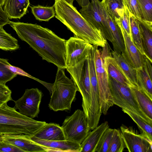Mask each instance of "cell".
<instances>
[{
	"label": "cell",
	"mask_w": 152,
	"mask_h": 152,
	"mask_svg": "<svg viewBox=\"0 0 152 152\" xmlns=\"http://www.w3.org/2000/svg\"><path fill=\"white\" fill-rule=\"evenodd\" d=\"M9 24L19 38L28 44L43 60L58 68L66 69V40L48 28L36 24L10 21Z\"/></svg>",
	"instance_id": "obj_1"
},
{
	"label": "cell",
	"mask_w": 152,
	"mask_h": 152,
	"mask_svg": "<svg viewBox=\"0 0 152 152\" xmlns=\"http://www.w3.org/2000/svg\"><path fill=\"white\" fill-rule=\"evenodd\" d=\"M55 17L72 32L74 36L92 45L104 47L107 42L102 33L92 26L73 5L64 0H55Z\"/></svg>",
	"instance_id": "obj_2"
},
{
	"label": "cell",
	"mask_w": 152,
	"mask_h": 152,
	"mask_svg": "<svg viewBox=\"0 0 152 152\" xmlns=\"http://www.w3.org/2000/svg\"><path fill=\"white\" fill-rule=\"evenodd\" d=\"M7 103L0 106V136L29 137L46 123L21 114Z\"/></svg>",
	"instance_id": "obj_3"
},
{
	"label": "cell",
	"mask_w": 152,
	"mask_h": 152,
	"mask_svg": "<svg viewBox=\"0 0 152 152\" xmlns=\"http://www.w3.org/2000/svg\"><path fill=\"white\" fill-rule=\"evenodd\" d=\"M77 91L75 83L66 76L64 69L58 68L50 94V109L56 112L70 110Z\"/></svg>",
	"instance_id": "obj_4"
},
{
	"label": "cell",
	"mask_w": 152,
	"mask_h": 152,
	"mask_svg": "<svg viewBox=\"0 0 152 152\" xmlns=\"http://www.w3.org/2000/svg\"><path fill=\"white\" fill-rule=\"evenodd\" d=\"M94 47L95 66L100 110L102 114L106 115L109 109L114 105L104 61L106 56L110 52L111 49L107 42L105 46L102 47V49L98 48V46Z\"/></svg>",
	"instance_id": "obj_5"
},
{
	"label": "cell",
	"mask_w": 152,
	"mask_h": 152,
	"mask_svg": "<svg viewBox=\"0 0 152 152\" xmlns=\"http://www.w3.org/2000/svg\"><path fill=\"white\" fill-rule=\"evenodd\" d=\"M109 87L114 104L135 113L151 124L152 120L141 111L130 88L108 76Z\"/></svg>",
	"instance_id": "obj_6"
},
{
	"label": "cell",
	"mask_w": 152,
	"mask_h": 152,
	"mask_svg": "<svg viewBox=\"0 0 152 152\" xmlns=\"http://www.w3.org/2000/svg\"><path fill=\"white\" fill-rule=\"evenodd\" d=\"M66 69L75 84L77 91L81 94L83 111L87 118L90 105L91 91L88 57L75 66Z\"/></svg>",
	"instance_id": "obj_7"
},
{
	"label": "cell",
	"mask_w": 152,
	"mask_h": 152,
	"mask_svg": "<svg viewBox=\"0 0 152 152\" xmlns=\"http://www.w3.org/2000/svg\"><path fill=\"white\" fill-rule=\"evenodd\" d=\"M80 12L92 26L101 30L106 39L112 42V35L107 20V12L99 0H91L87 5L82 7Z\"/></svg>",
	"instance_id": "obj_8"
},
{
	"label": "cell",
	"mask_w": 152,
	"mask_h": 152,
	"mask_svg": "<svg viewBox=\"0 0 152 152\" xmlns=\"http://www.w3.org/2000/svg\"><path fill=\"white\" fill-rule=\"evenodd\" d=\"M66 140L80 144L90 132L86 117L83 111L77 109L64 119L61 126Z\"/></svg>",
	"instance_id": "obj_9"
},
{
	"label": "cell",
	"mask_w": 152,
	"mask_h": 152,
	"mask_svg": "<svg viewBox=\"0 0 152 152\" xmlns=\"http://www.w3.org/2000/svg\"><path fill=\"white\" fill-rule=\"evenodd\" d=\"M93 45L75 37L66 40L65 62L66 68L73 67L88 58Z\"/></svg>",
	"instance_id": "obj_10"
},
{
	"label": "cell",
	"mask_w": 152,
	"mask_h": 152,
	"mask_svg": "<svg viewBox=\"0 0 152 152\" xmlns=\"http://www.w3.org/2000/svg\"><path fill=\"white\" fill-rule=\"evenodd\" d=\"M42 96V92L37 88L27 89L20 98L14 101V107L23 115L32 118L37 117Z\"/></svg>",
	"instance_id": "obj_11"
},
{
	"label": "cell",
	"mask_w": 152,
	"mask_h": 152,
	"mask_svg": "<svg viewBox=\"0 0 152 152\" xmlns=\"http://www.w3.org/2000/svg\"><path fill=\"white\" fill-rule=\"evenodd\" d=\"M126 148L130 152H152V140L139 133L132 127H120Z\"/></svg>",
	"instance_id": "obj_12"
},
{
	"label": "cell",
	"mask_w": 152,
	"mask_h": 152,
	"mask_svg": "<svg viewBox=\"0 0 152 152\" xmlns=\"http://www.w3.org/2000/svg\"><path fill=\"white\" fill-rule=\"evenodd\" d=\"M119 27L123 37L125 56H124L136 69L141 67L143 64L145 56L142 55L134 45L128 34L122 27L118 19L115 20Z\"/></svg>",
	"instance_id": "obj_13"
},
{
	"label": "cell",
	"mask_w": 152,
	"mask_h": 152,
	"mask_svg": "<svg viewBox=\"0 0 152 152\" xmlns=\"http://www.w3.org/2000/svg\"><path fill=\"white\" fill-rule=\"evenodd\" d=\"M29 138L48 149V152H80V144L67 140L50 141L37 138L34 135Z\"/></svg>",
	"instance_id": "obj_14"
},
{
	"label": "cell",
	"mask_w": 152,
	"mask_h": 152,
	"mask_svg": "<svg viewBox=\"0 0 152 152\" xmlns=\"http://www.w3.org/2000/svg\"><path fill=\"white\" fill-rule=\"evenodd\" d=\"M109 127L108 123L106 121L90 131L80 144V152H94L102 134Z\"/></svg>",
	"instance_id": "obj_15"
},
{
	"label": "cell",
	"mask_w": 152,
	"mask_h": 152,
	"mask_svg": "<svg viewBox=\"0 0 152 152\" xmlns=\"http://www.w3.org/2000/svg\"><path fill=\"white\" fill-rule=\"evenodd\" d=\"M111 54L118 68L127 80L133 86L137 87L136 69L121 53L111 50Z\"/></svg>",
	"instance_id": "obj_16"
},
{
	"label": "cell",
	"mask_w": 152,
	"mask_h": 152,
	"mask_svg": "<svg viewBox=\"0 0 152 152\" xmlns=\"http://www.w3.org/2000/svg\"><path fill=\"white\" fill-rule=\"evenodd\" d=\"M29 0H5L3 10L9 19H19L26 14Z\"/></svg>",
	"instance_id": "obj_17"
},
{
	"label": "cell",
	"mask_w": 152,
	"mask_h": 152,
	"mask_svg": "<svg viewBox=\"0 0 152 152\" xmlns=\"http://www.w3.org/2000/svg\"><path fill=\"white\" fill-rule=\"evenodd\" d=\"M34 136L37 138L48 140H66L61 126L59 124L53 123H46Z\"/></svg>",
	"instance_id": "obj_18"
},
{
	"label": "cell",
	"mask_w": 152,
	"mask_h": 152,
	"mask_svg": "<svg viewBox=\"0 0 152 152\" xmlns=\"http://www.w3.org/2000/svg\"><path fill=\"white\" fill-rule=\"evenodd\" d=\"M2 140L18 147L24 152H48L46 147L31 140L29 137H3Z\"/></svg>",
	"instance_id": "obj_19"
},
{
	"label": "cell",
	"mask_w": 152,
	"mask_h": 152,
	"mask_svg": "<svg viewBox=\"0 0 152 152\" xmlns=\"http://www.w3.org/2000/svg\"><path fill=\"white\" fill-rule=\"evenodd\" d=\"M107 22L110 29L113 50L125 56L124 39L121 31L116 22L108 13Z\"/></svg>",
	"instance_id": "obj_20"
},
{
	"label": "cell",
	"mask_w": 152,
	"mask_h": 152,
	"mask_svg": "<svg viewBox=\"0 0 152 152\" xmlns=\"http://www.w3.org/2000/svg\"><path fill=\"white\" fill-rule=\"evenodd\" d=\"M136 69L137 87L152 99V78L150 77L145 62Z\"/></svg>",
	"instance_id": "obj_21"
},
{
	"label": "cell",
	"mask_w": 152,
	"mask_h": 152,
	"mask_svg": "<svg viewBox=\"0 0 152 152\" xmlns=\"http://www.w3.org/2000/svg\"><path fill=\"white\" fill-rule=\"evenodd\" d=\"M129 87L141 111L152 120V99L137 87Z\"/></svg>",
	"instance_id": "obj_22"
},
{
	"label": "cell",
	"mask_w": 152,
	"mask_h": 152,
	"mask_svg": "<svg viewBox=\"0 0 152 152\" xmlns=\"http://www.w3.org/2000/svg\"><path fill=\"white\" fill-rule=\"evenodd\" d=\"M104 61L108 76L117 82L129 87L134 86L127 80L118 68L114 58L111 55V51L106 56Z\"/></svg>",
	"instance_id": "obj_23"
},
{
	"label": "cell",
	"mask_w": 152,
	"mask_h": 152,
	"mask_svg": "<svg viewBox=\"0 0 152 152\" xmlns=\"http://www.w3.org/2000/svg\"><path fill=\"white\" fill-rule=\"evenodd\" d=\"M143 48L145 57L152 62V28L138 20Z\"/></svg>",
	"instance_id": "obj_24"
},
{
	"label": "cell",
	"mask_w": 152,
	"mask_h": 152,
	"mask_svg": "<svg viewBox=\"0 0 152 152\" xmlns=\"http://www.w3.org/2000/svg\"><path fill=\"white\" fill-rule=\"evenodd\" d=\"M122 110L127 114L137 124L141 133L152 140V124L131 111L125 109H122Z\"/></svg>",
	"instance_id": "obj_25"
},
{
	"label": "cell",
	"mask_w": 152,
	"mask_h": 152,
	"mask_svg": "<svg viewBox=\"0 0 152 152\" xmlns=\"http://www.w3.org/2000/svg\"><path fill=\"white\" fill-rule=\"evenodd\" d=\"M31 12L36 19L40 21H48L56 15L55 8L39 5L30 7Z\"/></svg>",
	"instance_id": "obj_26"
},
{
	"label": "cell",
	"mask_w": 152,
	"mask_h": 152,
	"mask_svg": "<svg viewBox=\"0 0 152 152\" xmlns=\"http://www.w3.org/2000/svg\"><path fill=\"white\" fill-rule=\"evenodd\" d=\"M130 22L132 42L140 53L145 56L142 45L138 20L130 13Z\"/></svg>",
	"instance_id": "obj_27"
},
{
	"label": "cell",
	"mask_w": 152,
	"mask_h": 152,
	"mask_svg": "<svg viewBox=\"0 0 152 152\" xmlns=\"http://www.w3.org/2000/svg\"><path fill=\"white\" fill-rule=\"evenodd\" d=\"M18 41L10 34L0 28V49L5 51H12L18 49Z\"/></svg>",
	"instance_id": "obj_28"
},
{
	"label": "cell",
	"mask_w": 152,
	"mask_h": 152,
	"mask_svg": "<svg viewBox=\"0 0 152 152\" xmlns=\"http://www.w3.org/2000/svg\"><path fill=\"white\" fill-rule=\"evenodd\" d=\"M104 6L108 13L114 20L120 18L123 14L124 6L122 0H111Z\"/></svg>",
	"instance_id": "obj_29"
},
{
	"label": "cell",
	"mask_w": 152,
	"mask_h": 152,
	"mask_svg": "<svg viewBox=\"0 0 152 152\" xmlns=\"http://www.w3.org/2000/svg\"><path fill=\"white\" fill-rule=\"evenodd\" d=\"M143 22L152 28V0H137Z\"/></svg>",
	"instance_id": "obj_30"
},
{
	"label": "cell",
	"mask_w": 152,
	"mask_h": 152,
	"mask_svg": "<svg viewBox=\"0 0 152 152\" xmlns=\"http://www.w3.org/2000/svg\"><path fill=\"white\" fill-rule=\"evenodd\" d=\"M126 148L120 130L114 129L108 152H122Z\"/></svg>",
	"instance_id": "obj_31"
},
{
	"label": "cell",
	"mask_w": 152,
	"mask_h": 152,
	"mask_svg": "<svg viewBox=\"0 0 152 152\" xmlns=\"http://www.w3.org/2000/svg\"><path fill=\"white\" fill-rule=\"evenodd\" d=\"M114 129L108 128L104 132L96 146L94 152H108Z\"/></svg>",
	"instance_id": "obj_32"
},
{
	"label": "cell",
	"mask_w": 152,
	"mask_h": 152,
	"mask_svg": "<svg viewBox=\"0 0 152 152\" xmlns=\"http://www.w3.org/2000/svg\"><path fill=\"white\" fill-rule=\"evenodd\" d=\"M10 64L7 59L0 58V83L5 84L17 76L8 69V66Z\"/></svg>",
	"instance_id": "obj_33"
},
{
	"label": "cell",
	"mask_w": 152,
	"mask_h": 152,
	"mask_svg": "<svg viewBox=\"0 0 152 152\" xmlns=\"http://www.w3.org/2000/svg\"><path fill=\"white\" fill-rule=\"evenodd\" d=\"M124 5L128 9L130 13L136 19L142 22L143 20L137 0H122Z\"/></svg>",
	"instance_id": "obj_34"
},
{
	"label": "cell",
	"mask_w": 152,
	"mask_h": 152,
	"mask_svg": "<svg viewBox=\"0 0 152 152\" xmlns=\"http://www.w3.org/2000/svg\"><path fill=\"white\" fill-rule=\"evenodd\" d=\"M8 68L13 73L17 75H19L26 76L38 81L46 87L49 91L50 94L51 93L53 84L48 83L41 80L37 78L32 76L20 68L12 65L10 64L8 66Z\"/></svg>",
	"instance_id": "obj_35"
},
{
	"label": "cell",
	"mask_w": 152,
	"mask_h": 152,
	"mask_svg": "<svg viewBox=\"0 0 152 152\" xmlns=\"http://www.w3.org/2000/svg\"><path fill=\"white\" fill-rule=\"evenodd\" d=\"M124 6L123 14L121 17L118 19L122 27L132 41L130 25V13L126 7L124 5Z\"/></svg>",
	"instance_id": "obj_36"
},
{
	"label": "cell",
	"mask_w": 152,
	"mask_h": 152,
	"mask_svg": "<svg viewBox=\"0 0 152 152\" xmlns=\"http://www.w3.org/2000/svg\"><path fill=\"white\" fill-rule=\"evenodd\" d=\"M12 91L5 84L0 83V106L10 100Z\"/></svg>",
	"instance_id": "obj_37"
},
{
	"label": "cell",
	"mask_w": 152,
	"mask_h": 152,
	"mask_svg": "<svg viewBox=\"0 0 152 152\" xmlns=\"http://www.w3.org/2000/svg\"><path fill=\"white\" fill-rule=\"evenodd\" d=\"M0 152H24L18 147L3 140L0 141Z\"/></svg>",
	"instance_id": "obj_38"
},
{
	"label": "cell",
	"mask_w": 152,
	"mask_h": 152,
	"mask_svg": "<svg viewBox=\"0 0 152 152\" xmlns=\"http://www.w3.org/2000/svg\"><path fill=\"white\" fill-rule=\"evenodd\" d=\"M10 21L2 7L0 6V28H3L4 26L9 24Z\"/></svg>",
	"instance_id": "obj_39"
},
{
	"label": "cell",
	"mask_w": 152,
	"mask_h": 152,
	"mask_svg": "<svg viewBox=\"0 0 152 152\" xmlns=\"http://www.w3.org/2000/svg\"><path fill=\"white\" fill-rule=\"evenodd\" d=\"M145 63L150 75L151 77L152 78V62L151 61L145 56Z\"/></svg>",
	"instance_id": "obj_40"
},
{
	"label": "cell",
	"mask_w": 152,
	"mask_h": 152,
	"mask_svg": "<svg viewBox=\"0 0 152 152\" xmlns=\"http://www.w3.org/2000/svg\"><path fill=\"white\" fill-rule=\"evenodd\" d=\"M78 4L81 7L87 5L90 3L89 0H76Z\"/></svg>",
	"instance_id": "obj_41"
},
{
	"label": "cell",
	"mask_w": 152,
	"mask_h": 152,
	"mask_svg": "<svg viewBox=\"0 0 152 152\" xmlns=\"http://www.w3.org/2000/svg\"><path fill=\"white\" fill-rule=\"evenodd\" d=\"M64 1L66 2L68 4L72 5H73V2L75 0H64Z\"/></svg>",
	"instance_id": "obj_42"
},
{
	"label": "cell",
	"mask_w": 152,
	"mask_h": 152,
	"mask_svg": "<svg viewBox=\"0 0 152 152\" xmlns=\"http://www.w3.org/2000/svg\"><path fill=\"white\" fill-rule=\"evenodd\" d=\"M111 0H102L101 1L102 4L104 5H105L108 2Z\"/></svg>",
	"instance_id": "obj_43"
},
{
	"label": "cell",
	"mask_w": 152,
	"mask_h": 152,
	"mask_svg": "<svg viewBox=\"0 0 152 152\" xmlns=\"http://www.w3.org/2000/svg\"><path fill=\"white\" fill-rule=\"evenodd\" d=\"M5 0H0V6L2 7L4 6Z\"/></svg>",
	"instance_id": "obj_44"
},
{
	"label": "cell",
	"mask_w": 152,
	"mask_h": 152,
	"mask_svg": "<svg viewBox=\"0 0 152 152\" xmlns=\"http://www.w3.org/2000/svg\"><path fill=\"white\" fill-rule=\"evenodd\" d=\"M3 137L0 135V141L2 140H3Z\"/></svg>",
	"instance_id": "obj_45"
},
{
	"label": "cell",
	"mask_w": 152,
	"mask_h": 152,
	"mask_svg": "<svg viewBox=\"0 0 152 152\" xmlns=\"http://www.w3.org/2000/svg\"></svg>",
	"instance_id": "obj_46"
}]
</instances>
